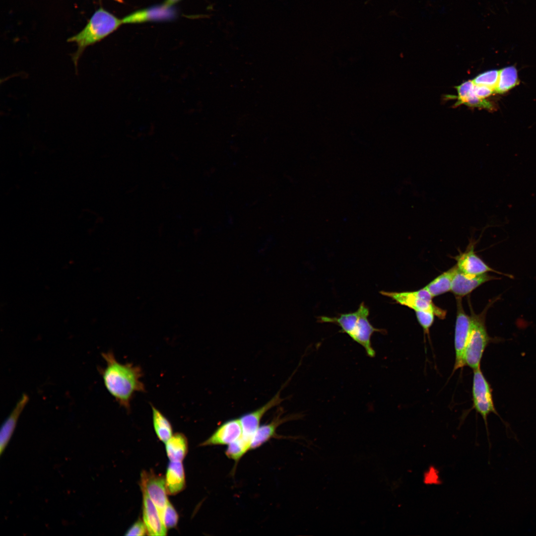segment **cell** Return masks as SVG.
I'll return each mask as SVG.
<instances>
[{
	"mask_svg": "<svg viewBox=\"0 0 536 536\" xmlns=\"http://www.w3.org/2000/svg\"><path fill=\"white\" fill-rule=\"evenodd\" d=\"M497 279V277L487 273L477 275L466 273L457 268L452 280L451 291L456 298H462L484 283Z\"/></svg>",
	"mask_w": 536,
	"mask_h": 536,
	"instance_id": "8fae6325",
	"label": "cell"
},
{
	"mask_svg": "<svg viewBox=\"0 0 536 536\" xmlns=\"http://www.w3.org/2000/svg\"><path fill=\"white\" fill-rule=\"evenodd\" d=\"M474 84L472 80H468L456 87L458 92V101L456 106L471 91L473 90Z\"/></svg>",
	"mask_w": 536,
	"mask_h": 536,
	"instance_id": "484cf974",
	"label": "cell"
},
{
	"mask_svg": "<svg viewBox=\"0 0 536 536\" xmlns=\"http://www.w3.org/2000/svg\"><path fill=\"white\" fill-rule=\"evenodd\" d=\"M142 492L143 494V521L147 530V535L156 536H166L167 528L161 518L156 506L146 493Z\"/></svg>",
	"mask_w": 536,
	"mask_h": 536,
	"instance_id": "5bb4252c",
	"label": "cell"
},
{
	"mask_svg": "<svg viewBox=\"0 0 536 536\" xmlns=\"http://www.w3.org/2000/svg\"><path fill=\"white\" fill-rule=\"evenodd\" d=\"M147 533L146 526L141 520H137L127 531L126 536H145Z\"/></svg>",
	"mask_w": 536,
	"mask_h": 536,
	"instance_id": "4316f807",
	"label": "cell"
},
{
	"mask_svg": "<svg viewBox=\"0 0 536 536\" xmlns=\"http://www.w3.org/2000/svg\"><path fill=\"white\" fill-rule=\"evenodd\" d=\"M282 414V412H279L269 423L259 426L253 439L251 450L259 448L275 436L278 427L290 418L281 417Z\"/></svg>",
	"mask_w": 536,
	"mask_h": 536,
	"instance_id": "e0dca14e",
	"label": "cell"
},
{
	"mask_svg": "<svg viewBox=\"0 0 536 536\" xmlns=\"http://www.w3.org/2000/svg\"><path fill=\"white\" fill-rule=\"evenodd\" d=\"M122 24V19L103 8L95 11L83 29L67 39V42L75 43L77 46V50L72 55L75 68H77L79 59L86 48L103 39Z\"/></svg>",
	"mask_w": 536,
	"mask_h": 536,
	"instance_id": "3957f363",
	"label": "cell"
},
{
	"mask_svg": "<svg viewBox=\"0 0 536 536\" xmlns=\"http://www.w3.org/2000/svg\"><path fill=\"white\" fill-rule=\"evenodd\" d=\"M499 70H491L476 76L472 81L474 85H484L494 90L498 79Z\"/></svg>",
	"mask_w": 536,
	"mask_h": 536,
	"instance_id": "7402d4cb",
	"label": "cell"
},
{
	"mask_svg": "<svg viewBox=\"0 0 536 536\" xmlns=\"http://www.w3.org/2000/svg\"><path fill=\"white\" fill-rule=\"evenodd\" d=\"M167 494L175 495L182 491L185 486V475L182 462L170 461L165 477Z\"/></svg>",
	"mask_w": 536,
	"mask_h": 536,
	"instance_id": "2e32d148",
	"label": "cell"
},
{
	"mask_svg": "<svg viewBox=\"0 0 536 536\" xmlns=\"http://www.w3.org/2000/svg\"><path fill=\"white\" fill-rule=\"evenodd\" d=\"M457 298V316L455 328V360L453 373L465 366V352L470 330V317L464 310L462 298Z\"/></svg>",
	"mask_w": 536,
	"mask_h": 536,
	"instance_id": "52a82bcc",
	"label": "cell"
},
{
	"mask_svg": "<svg viewBox=\"0 0 536 536\" xmlns=\"http://www.w3.org/2000/svg\"><path fill=\"white\" fill-rule=\"evenodd\" d=\"M167 455L170 461L182 462L188 448V441L184 434L176 433L165 443Z\"/></svg>",
	"mask_w": 536,
	"mask_h": 536,
	"instance_id": "ac0fdd59",
	"label": "cell"
},
{
	"mask_svg": "<svg viewBox=\"0 0 536 536\" xmlns=\"http://www.w3.org/2000/svg\"><path fill=\"white\" fill-rule=\"evenodd\" d=\"M480 314H476L470 305V330L466 346L464 361L473 370L480 368V362L484 350L489 343V337L485 324V316L490 305Z\"/></svg>",
	"mask_w": 536,
	"mask_h": 536,
	"instance_id": "277c9868",
	"label": "cell"
},
{
	"mask_svg": "<svg viewBox=\"0 0 536 536\" xmlns=\"http://www.w3.org/2000/svg\"><path fill=\"white\" fill-rule=\"evenodd\" d=\"M153 426L159 439L166 443L173 435V428L169 420L155 406L151 404Z\"/></svg>",
	"mask_w": 536,
	"mask_h": 536,
	"instance_id": "ffe728a7",
	"label": "cell"
},
{
	"mask_svg": "<svg viewBox=\"0 0 536 536\" xmlns=\"http://www.w3.org/2000/svg\"><path fill=\"white\" fill-rule=\"evenodd\" d=\"M369 315L368 307L362 302L354 312L340 314L336 317L321 316L318 318V321L338 326L342 333L364 348L368 356L374 357L376 353L372 346L371 336L375 332L385 333V331L375 328L368 320Z\"/></svg>",
	"mask_w": 536,
	"mask_h": 536,
	"instance_id": "7a4b0ae2",
	"label": "cell"
},
{
	"mask_svg": "<svg viewBox=\"0 0 536 536\" xmlns=\"http://www.w3.org/2000/svg\"><path fill=\"white\" fill-rule=\"evenodd\" d=\"M282 401L280 393H277L270 401L259 408L243 414L240 417L242 426V435L238 440L248 450L254 436L260 426L261 421L265 413L273 407L279 404Z\"/></svg>",
	"mask_w": 536,
	"mask_h": 536,
	"instance_id": "ba28073f",
	"label": "cell"
},
{
	"mask_svg": "<svg viewBox=\"0 0 536 536\" xmlns=\"http://www.w3.org/2000/svg\"><path fill=\"white\" fill-rule=\"evenodd\" d=\"M494 91V90L490 87L484 85H474L473 92L479 98L484 99L490 95Z\"/></svg>",
	"mask_w": 536,
	"mask_h": 536,
	"instance_id": "83f0119b",
	"label": "cell"
},
{
	"mask_svg": "<svg viewBox=\"0 0 536 536\" xmlns=\"http://www.w3.org/2000/svg\"><path fill=\"white\" fill-rule=\"evenodd\" d=\"M518 73L515 67H508L499 70V76L494 91L503 93L514 87L518 83Z\"/></svg>",
	"mask_w": 536,
	"mask_h": 536,
	"instance_id": "44dd1931",
	"label": "cell"
},
{
	"mask_svg": "<svg viewBox=\"0 0 536 536\" xmlns=\"http://www.w3.org/2000/svg\"><path fill=\"white\" fill-rule=\"evenodd\" d=\"M179 516L172 504L168 501L165 507L162 521L167 529L175 527L177 525Z\"/></svg>",
	"mask_w": 536,
	"mask_h": 536,
	"instance_id": "d4e9b609",
	"label": "cell"
},
{
	"mask_svg": "<svg viewBox=\"0 0 536 536\" xmlns=\"http://www.w3.org/2000/svg\"><path fill=\"white\" fill-rule=\"evenodd\" d=\"M29 398L23 394L16 405L2 424L0 432V455L5 451L15 429L20 414L28 402Z\"/></svg>",
	"mask_w": 536,
	"mask_h": 536,
	"instance_id": "9a60e30c",
	"label": "cell"
},
{
	"mask_svg": "<svg viewBox=\"0 0 536 536\" xmlns=\"http://www.w3.org/2000/svg\"><path fill=\"white\" fill-rule=\"evenodd\" d=\"M462 104L472 107H480L488 109H491L492 108V105L489 102L477 97L474 94L473 90L463 99L457 106Z\"/></svg>",
	"mask_w": 536,
	"mask_h": 536,
	"instance_id": "603a6c76",
	"label": "cell"
},
{
	"mask_svg": "<svg viewBox=\"0 0 536 536\" xmlns=\"http://www.w3.org/2000/svg\"><path fill=\"white\" fill-rule=\"evenodd\" d=\"M242 432L240 418L230 419L220 425L211 435L200 445H229L239 439L242 435Z\"/></svg>",
	"mask_w": 536,
	"mask_h": 536,
	"instance_id": "4fadbf2b",
	"label": "cell"
},
{
	"mask_svg": "<svg viewBox=\"0 0 536 536\" xmlns=\"http://www.w3.org/2000/svg\"><path fill=\"white\" fill-rule=\"evenodd\" d=\"M180 0H165L163 4L168 6H172Z\"/></svg>",
	"mask_w": 536,
	"mask_h": 536,
	"instance_id": "f1b7e54d",
	"label": "cell"
},
{
	"mask_svg": "<svg viewBox=\"0 0 536 536\" xmlns=\"http://www.w3.org/2000/svg\"><path fill=\"white\" fill-rule=\"evenodd\" d=\"M474 244L473 241L470 242L465 252H460L459 255L454 258L457 261L456 266L460 270L474 275L494 272L507 276H510L509 274L495 270L487 265L475 253Z\"/></svg>",
	"mask_w": 536,
	"mask_h": 536,
	"instance_id": "30bf717a",
	"label": "cell"
},
{
	"mask_svg": "<svg viewBox=\"0 0 536 536\" xmlns=\"http://www.w3.org/2000/svg\"><path fill=\"white\" fill-rule=\"evenodd\" d=\"M115 0V1H116L117 2H120V3H123L124 2L123 0Z\"/></svg>",
	"mask_w": 536,
	"mask_h": 536,
	"instance_id": "f546056e",
	"label": "cell"
},
{
	"mask_svg": "<svg viewBox=\"0 0 536 536\" xmlns=\"http://www.w3.org/2000/svg\"><path fill=\"white\" fill-rule=\"evenodd\" d=\"M102 356L106 366L99 370L104 386L119 405L130 411L135 393L146 391L141 381L142 370L132 363L119 362L111 351L102 353Z\"/></svg>",
	"mask_w": 536,
	"mask_h": 536,
	"instance_id": "6da1fadb",
	"label": "cell"
},
{
	"mask_svg": "<svg viewBox=\"0 0 536 536\" xmlns=\"http://www.w3.org/2000/svg\"><path fill=\"white\" fill-rule=\"evenodd\" d=\"M415 315L418 322L422 328L424 335L429 336V329L433 324L435 314L429 311H416Z\"/></svg>",
	"mask_w": 536,
	"mask_h": 536,
	"instance_id": "cb8c5ba5",
	"label": "cell"
},
{
	"mask_svg": "<svg viewBox=\"0 0 536 536\" xmlns=\"http://www.w3.org/2000/svg\"><path fill=\"white\" fill-rule=\"evenodd\" d=\"M381 294L388 297L396 303L407 307L415 311H429L438 318H445L447 311L435 305L429 292L423 287L418 290L404 292L380 291Z\"/></svg>",
	"mask_w": 536,
	"mask_h": 536,
	"instance_id": "5b68a950",
	"label": "cell"
},
{
	"mask_svg": "<svg viewBox=\"0 0 536 536\" xmlns=\"http://www.w3.org/2000/svg\"><path fill=\"white\" fill-rule=\"evenodd\" d=\"M472 396L473 408L482 417L487 431V417L491 413L497 414L490 386L480 368L473 370Z\"/></svg>",
	"mask_w": 536,
	"mask_h": 536,
	"instance_id": "8992f818",
	"label": "cell"
},
{
	"mask_svg": "<svg viewBox=\"0 0 536 536\" xmlns=\"http://www.w3.org/2000/svg\"><path fill=\"white\" fill-rule=\"evenodd\" d=\"M140 486L142 492L146 493L156 506L162 520L164 511L169 501L165 478L151 470H143L140 475Z\"/></svg>",
	"mask_w": 536,
	"mask_h": 536,
	"instance_id": "9c48e42d",
	"label": "cell"
},
{
	"mask_svg": "<svg viewBox=\"0 0 536 536\" xmlns=\"http://www.w3.org/2000/svg\"><path fill=\"white\" fill-rule=\"evenodd\" d=\"M176 11L172 6L163 3L135 11L122 19L123 24H134L173 19Z\"/></svg>",
	"mask_w": 536,
	"mask_h": 536,
	"instance_id": "7c38bea8",
	"label": "cell"
},
{
	"mask_svg": "<svg viewBox=\"0 0 536 536\" xmlns=\"http://www.w3.org/2000/svg\"><path fill=\"white\" fill-rule=\"evenodd\" d=\"M457 269V266H454L434 278L424 288L433 297L451 291L452 280Z\"/></svg>",
	"mask_w": 536,
	"mask_h": 536,
	"instance_id": "d6986e66",
	"label": "cell"
}]
</instances>
